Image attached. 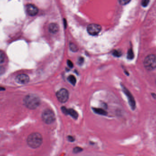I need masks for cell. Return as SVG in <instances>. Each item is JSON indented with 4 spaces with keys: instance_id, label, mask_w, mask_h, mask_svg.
Wrapping results in <instances>:
<instances>
[{
    "instance_id": "6da1fadb",
    "label": "cell",
    "mask_w": 156,
    "mask_h": 156,
    "mask_svg": "<svg viewBox=\"0 0 156 156\" xmlns=\"http://www.w3.org/2000/svg\"><path fill=\"white\" fill-rule=\"evenodd\" d=\"M43 142V137L38 133H33L27 137V143L31 148H37L39 147Z\"/></svg>"
},
{
    "instance_id": "7a4b0ae2",
    "label": "cell",
    "mask_w": 156,
    "mask_h": 156,
    "mask_svg": "<svg viewBox=\"0 0 156 156\" xmlns=\"http://www.w3.org/2000/svg\"><path fill=\"white\" fill-rule=\"evenodd\" d=\"M24 103L27 108L31 110L36 109L40 104V99L36 95L30 94L25 98Z\"/></svg>"
},
{
    "instance_id": "3957f363",
    "label": "cell",
    "mask_w": 156,
    "mask_h": 156,
    "mask_svg": "<svg viewBox=\"0 0 156 156\" xmlns=\"http://www.w3.org/2000/svg\"><path fill=\"white\" fill-rule=\"evenodd\" d=\"M145 68L148 71H152L156 68V55L150 54L146 57L144 61Z\"/></svg>"
},
{
    "instance_id": "277c9868",
    "label": "cell",
    "mask_w": 156,
    "mask_h": 156,
    "mask_svg": "<svg viewBox=\"0 0 156 156\" xmlns=\"http://www.w3.org/2000/svg\"><path fill=\"white\" fill-rule=\"evenodd\" d=\"M42 118L43 121L48 124L52 123L55 120V116L54 112L48 109L43 112Z\"/></svg>"
},
{
    "instance_id": "5b68a950",
    "label": "cell",
    "mask_w": 156,
    "mask_h": 156,
    "mask_svg": "<svg viewBox=\"0 0 156 156\" xmlns=\"http://www.w3.org/2000/svg\"><path fill=\"white\" fill-rule=\"evenodd\" d=\"M56 96L58 100L60 102L65 103L68 100L69 93L67 90L65 89H62L57 92Z\"/></svg>"
},
{
    "instance_id": "8992f818",
    "label": "cell",
    "mask_w": 156,
    "mask_h": 156,
    "mask_svg": "<svg viewBox=\"0 0 156 156\" xmlns=\"http://www.w3.org/2000/svg\"><path fill=\"white\" fill-rule=\"evenodd\" d=\"M87 32L91 35H96L101 30V27L97 24H90L87 27Z\"/></svg>"
},
{
    "instance_id": "52a82bcc",
    "label": "cell",
    "mask_w": 156,
    "mask_h": 156,
    "mask_svg": "<svg viewBox=\"0 0 156 156\" xmlns=\"http://www.w3.org/2000/svg\"><path fill=\"white\" fill-rule=\"evenodd\" d=\"M26 11L29 15L34 16L38 13V9L37 7L34 5L29 4L27 5Z\"/></svg>"
},
{
    "instance_id": "ba28073f",
    "label": "cell",
    "mask_w": 156,
    "mask_h": 156,
    "mask_svg": "<svg viewBox=\"0 0 156 156\" xmlns=\"http://www.w3.org/2000/svg\"><path fill=\"white\" fill-rule=\"evenodd\" d=\"M16 81L19 84H25L29 82V78L26 74H20L16 77Z\"/></svg>"
},
{
    "instance_id": "9c48e42d",
    "label": "cell",
    "mask_w": 156,
    "mask_h": 156,
    "mask_svg": "<svg viewBox=\"0 0 156 156\" xmlns=\"http://www.w3.org/2000/svg\"><path fill=\"white\" fill-rule=\"evenodd\" d=\"M62 111L66 114H69L72 116L74 119H77L78 118V114L73 109H67L65 107L62 108Z\"/></svg>"
},
{
    "instance_id": "30bf717a",
    "label": "cell",
    "mask_w": 156,
    "mask_h": 156,
    "mask_svg": "<svg viewBox=\"0 0 156 156\" xmlns=\"http://www.w3.org/2000/svg\"><path fill=\"white\" fill-rule=\"evenodd\" d=\"M48 30L52 34H56L59 30V26L56 23H51L48 27Z\"/></svg>"
},
{
    "instance_id": "8fae6325",
    "label": "cell",
    "mask_w": 156,
    "mask_h": 156,
    "mask_svg": "<svg viewBox=\"0 0 156 156\" xmlns=\"http://www.w3.org/2000/svg\"><path fill=\"white\" fill-rule=\"evenodd\" d=\"M94 111L96 113V114H98L101 115H106L107 114V113L104 110H102L101 109H98V108H94Z\"/></svg>"
},
{
    "instance_id": "7c38bea8",
    "label": "cell",
    "mask_w": 156,
    "mask_h": 156,
    "mask_svg": "<svg viewBox=\"0 0 156 156\" xmlns=\"http://www.w3.org/2000/svg\"><path fill=\"white\" fill-rule=\"evenodd\" d=\"M68 80L69 82L70 83H71L72 85H76V78L75 76L73 75H70L68 78Z\"/></svg>"
},
{
    "instance_id": "4fadbf2b",
    "label": "cell",
    "mask_w": 156,
    "mask_h": 156,
    "mask_svg": "<svg viewBox=\"0 0 156 156\" xmlns=\"http://www.w3.org/2000/svg\"><path fill=\"white\" fill-rule=\"evenodd\" d=\"M134 57L133 51L132 48L128 50V53H127V58L128 59H133Z\"/></svg>"
},
{
    "instance_id": "5bb4252c",
    "label": "cell",
    "mask_w": 156,
    "mask_h": 156,
    "mask_svg": "<svg viewBox=\"0 0 156 156\" xmlns=\"http://www.w3.org/2000/svg\"><path fill=\"white\" fill-rule=\"evenodd\" d=\"M69 47H70V50L73 52H77L78 51V47L74 43H70L69 45Z\"/></svg>"
},
{
    "instance_id": "9a60e30c",
    "label": "cell",
    "mask_w": 156,
    "mask_h": 156,
    "mask_svg": "<svg viewBox=\"0 0 156 156\" xmlns=\"http://www.w3.org/2000/svg\"><path fill=\"white\" fill-rule=\"evenodd\" d=\"M5 59V55L4 52L0 51V64L2 63L4 61Z\"/></svg>"
},
{
    "instance_id": "2e32d148",
    "label": "cell",
    "mask_w": 156,
    "mask_h": 156,
    "mask_svg": "<svg viewBox=\"0 0 156 156\" xmlns=\"http://www.w3.org/2000/svg\"><path fill=\"white\" fill-rule=\"evenodd\" d=\"M122 53L121 51H119V50H115L113 52V55L115 57H120L122 56Z\"/></svg>"
},
{
    "instance_id": "e0dca14e",
    "label": "cell",
    "mask_w": 156,
    "mask_h": 156,
    "mask_svg": "<svg viewBox=\"0 0 156 156\" xmlns=\"http://www.w3.org/2000/svg\"><path fill=\"white\" fill-rule=\"evenodd\" d=\"M149 2H150V1H148V0H145V1H142L141 4L144 7H146Z\"/></svg>"
},
{
    "instance_id": "ac0fdd59",
    "label": "cell",
    "mask_w": 156,
    "mask_h": 156,
    "mask_svg": "<svg viewBox=\"0 0 156 156\" xmlns=\"http://www.w3.org/2000/svg\"><path fill=\"white\" fill-rule=\"evenodd\" d=\"M119 2L120 4L122 5H125L127 4L128 3L130 2V1H128V0H121V1H119Z\"/></svg>"
},
{
    "instance_id": "d6986e66",
    "label": "cell",
    "mask_w": 156,
    "mask_h": 156,
    "mask_svg": "<svg viewBox=\"0 0 156 156\" xmlns=\"http://www.w3.org/2000/svg\"><path fill=\"white\" fill-rule=\"evenodd\" d=\"M67 64H68V65L69 67H70V68L73 67V66H74V65H73V63H72V61H71V60H67Z\"/></svg>"
},
{
    "instance_id": "ffe728a7",
    "label": "cell",
    "mask_w": 156,
    "mask_h": 156,
    "mask_svg": "<svg viewBox=\"0 0 156 156\" xmlns=\"http://www.w3.org/2000/svg\"><path fill=\"white\" fill-rule=\"evenodd\" d=\"M84 61V59L83 57L79 58V60H78V63L80 65H82Z\"/></svg>"
},
{
    "instance_id": "44dd1931",
    "label": "cell",
    "mask_w": 156,
    "mask_h": 156,
    "mask_svg": "<svg viewBox=\"0 0 156 156\" xmlns=\"http://www.w3.org/2000/svg\"><path fill=\"white\" fill-rule=\"evenodd\" d=\"M82 149L81 148H79V147H76L74 149V152L75 153H78V152H80L81 151Z\"/></svg>"
},
{
    "instance_id": "7402d4cb",
    "label": "cell",
    "mask_w": 156,
    "mask_h": 156,
    "mask_svg": "<svg viewBox=\"0 0 156 156\" xmlns=\"http://www.w3.org/2000/svg\"><path fill=\"white\" fill-rule=\"evenodd\" d=\"M69 139H69V141H71V142H72V141H73L74 140V138H73V137H71H71H69Z\"/></svg>"
},
{
    "instance_id": "603a6c76",
    "label": "cell",
    "mask_w": 156,
    "mask_h": 156,
    "mask_svg": "<svg viewBox=\"0 0 156 156\" xmlns=\"http://www.w3.org/2000/svg\"><path fill=\"white\" fill-rule=\"evenodd\" d=\"M64 23H65V26L66 27V20L65 19V22H64Z\"/></svg>"
},
{
    "instance_id": "cb8c5ba5",
    "label": "cell",
    "mask_w": 156,
    "mask_h": 156,
    "mask_svg": "<svg viewBox=\"0 0 156 156\" xmlns=\"http://www.w3.org/2000/svg\"><path fill=\"white\" fill-rule=\"evenodd\" d=\"M155 82H156V81Z\"/></svg>"
}]
</instances>
